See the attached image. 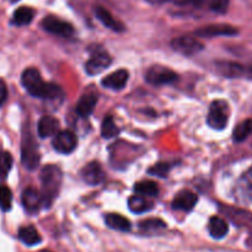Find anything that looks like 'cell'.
Here are the masks:
<instances>
[{
    "label": "cell",
    "mask_w": 252,
    "mask_h": 252,
    "mask_svg": "<svg viewBox=\"0 0 252 252\" xmlns=\"http://www.w3.org/2000/svg\"><path fill=\"white\" fill-rule=\"evenodd\" d=\"M21 83L25 90L33 97L43 100H57L63 96L61 86L53 83H46L36 68L25 69L21 75Z\"/></svg>",
    "instance_id": "cell-1"
},
{
    "label": "cell",
    "mask_w": 252,
    "mask_h": 252,
    "mask_svg": "<svg viewBox=\"0 0 252 252\" xmlns=\"http://www.w3.org/2000/svg\"><path fill=\"white\" fill-rule=\"evenodd\" d=\"M63 181V172L57 165H47L41 171V196L43 207H51L58 196Z\"/></svg>",
    "instance_id": "cell-2"
},
{
    "label": "cell",
    "mask_w": 252,
    "mask_h": 252,
    "mask_svg": "<svg viewBox=\"0 0 252 252\" xmlns=\"http://www.w3.org/2000/svg\"><path fill=\"white\" fill-rule=\"evenodd\" d=\"M229 121V105L224 100H216L211 103L207 123L216 130H221L226 127Z\"/></svg>",
    "instance_id": "cell-3"
},
{
    "label": "cell",
    "mask_w": 252,
    "mask_h": 252,
    "mask_svg": "<svg viewBox=\"0 0 252 252\" xmlns=\"http://www.w3.org/2000/svg\"><path fill=\"white\" fill-rule=\"evenodd\" d=\"M21 160L26 169H36L39 162V153L37 143L30 132L24 133L21 143Z\"/></svg>",
    "instance_id": "cell-4"
},
{
    "label": "cell",
    "mask_w": 252,
    "mask_h": 252,
    "mask_svg": "<svg viewBox=\"0 0 252 252\" xmlns=\"http://www.w3.org/2000/svg\"><path fill=\"white\" fill-rule=\"evenodd\" d=\"M145 79L149 84L155 86L172 84L179 79L177 74L172 69L162 65H153L145 73Z\"/></svg>",
    "instance_id": "cell-5"
},
{
    "label": "cell",
    "mask_w": 252,
    "mask_h": 252,
    "mask_svg": "<svg viewBox=\"0 0 252 252\" xmlns=\"http://www.w3.org/2000/svg\"><path fill=\"white\" fill-rule=\"evenodd\" d=\"M41 26L44 31L56 34V36L64 37V38H68L74 34L73 25L56 16H46L42 20Z\"/></svg>",
    "instance_id": "cell-6"
},
{
    "label": "cell",
    "mask_w": 252,
    "mask_h": 252,
    "mask_svg": "<svg viewBox=\"0 0 252 252\" xmlns=\"http://www.w3.org/2000/svg\"><path fill=\"white\" fill-rule=\"evenodd\" d=\"M171 47L174 51H176L180 54H184V56H194V54H198L199 52L204 49L203 43L199 39L187 36L177 37V38L172 39Z\"/></svg>",
    "instance_id": "cell-7"
},
{
    "label": "cell",
    "mask_w": 252,
    "mask_h": 252,
    "mask_svg": "<svg viewBox=\"0 0 252 252\" xmlns=\"http://www.w3.org/2000/svg\"><path fill=\"white\" fill-rule=\"evenodd\" d=\"M52 144H53L54 150L66 155L75 150L76 145H78V138L71 130H61L54 135Z\"/></svg>",
    "instance_id": "cell-8"
},
{
    "label": "cell",
    "mask_w": 252,
    "mask_h": 252,
    "mask_svg": "<svg viewBox=\"0 0 252 252\" xmlns=\"http://www.w3.org/2000/svg\"><path fill=\"white\" fill-rule=\"evenodd\" d=\"M239 33V30L236 27L231 26V25L226 24H216L209 25V26L202 27V29L197 30L194 34L198 37H207V38H212V37L218 36H235Z\"/></svg>",
    "instance_id": "cell-9"
},
{
    "label": "cell",
    "mask_w": 252,
    "mask_h": 252,
    "mask_svg": "<svg viewBox=\"0 0 252 252\" xmlns=\"http://www.w3.org/2000/svg\"><path fill=\"white\" fill-rule=\"evenodd\" d=\"M112 63V58L106 52H96L85 64V70L89 75H97L108 68Z\"/></svg>",
    "instance_id": "cell-10"
},
{
    "label": "cell",
    "mask_w": 252,
    "mask_h": 252,
    "mask_svg": "<svg viewBox=\"0 0 252 252\" xmlns=\"http://www.w3.org/2000/svg\"><path fill=\"white\" fill-rule=\"evenodd\" d=\"M22 206L29 213L34 214L43 207V201H42L41 192L37 191L33 187H27L24 189L21 196Z\"/></svg>",
    "instance_id": "cell-11"
},
{
    "label": "cell",
    "mask_w": 252,
    "mask_h": 252,
    "mask_svg": "<svg viewBox=\"0 0 252 252\" xmlns=\"http://www.w3.org/2000/svg\"><path fill=\"white\" fill-rule=\"evenodd\" d=\"M81 179L90 186H97L105 180V172H103L102 167L100 166L98 162H89L81 170Z\"/></svg>",
    "instance_id": "cell-12"
},
{
    "label": "cell",
    "mask_w": 252,
    "mask_h": 252,
    "mask_svg": "<svg viewBox=\"0 0 252 252\" xmlns=\"http://www.w3.org/2000/svg\"><path fill=\"white\" fill-rule=\"evenodd\" d=\"M197 201H198V197L196 193L189 191V189H184V191L179 192L172 201V208L176 211L191 212L197 204Z\"/></svg>",
    "instance_id": "cell-13"
},
{
    "label": "cell",
    "mask_w": 252,
    "mask_h": 252,
    "mask_svg": "<svg viewBox=\"0 0 252 252\" xmlns=\"http://www.w3.org/2000/svg\"><path fill=\"white\" fill-rule=\"evenodd\" d=\"M129 79V73L126 69H120L113 73L108 74L106 78L102 79L101 84L103 88L111 89V90H122L128 83Z\"/></svg>",
    "instance_id": "cell-14"
},
{
    "label": "cell",
    "mask_w": 252,
    "mask_h": 252,
    "mask_svg": "<svg viewBox=\"0 0 252 252\" xmlns=\"http://www.w3.org/2000/svg\"><path fill=\"white\" fill-rule=\"evenodd\" d=\"M94 11H95L96 17L100 20L101 24H102L103 26L107 27V29L116 32H123L126 30L125 25L121 21H118L117 19H115V17L112 16V14L103 6H96L95 9H94Z\"/></svg>",
    "instance_id": "cell-15"
},
{
    "label": "cell",
    "mask_w": 252,
    "mask_h": 252,
    "mask_svg": "<svg viewBox=\"0 0 252 252\" xmlns=\"http://www.w3.org/2000/svg\"><path fill=\"white\" fill-rule=\"evenodd\" d=\"M216 69L225 78H244V65L236 62L219 61L216 63Z\"/></svg>",
    "instance_id": "cell-16"
},
{
    "label": "cell",
    "mask_w": 252,
    "mask_h": 252,
    "mask_svg": "<svg viewBox=\"0 0 252 252\" xmlns=\"http://www.w3.org/2000/svg\"><path fill=\"white\" fill-rule=\"evenodd\" d=\"M59 122L53 116H43L38 121L37 132L41 138H48L56 135L59 132Z\"/></svg>",
    "instance_id": "cell-17"
},
{
    "label": "cell",
    "mask_w": 252,
    "mask_h": 252,
    "mask_svg": "<svg viewBox=\"0 0 252 252\" xmlns=\"http://www.w3.org/2000/svg\"><path fill=\"white\" fill-rule=\"evenodd\" d=\"M96 103H97V96L94 94H84L76 103V113L83 118L89 117L95 110Z\"/></svg>",
    "instance_id": "cell-18"
},
{
    "label": "cell",
    "mask_w": 252,
    "mask_h": 252,
    "mask_svg": "<svg viewBox=\"0 0 252 252\" xmlns=\"http://www.w3.org/2000/svg\"><path fill=\"white\" fill-rule=\"evenodd\" d=\"M208 230L212 238L217 239V240H220V239L225 238L226 234H228L229 225L223 218L214 216L209 219Z\"/></svg>",
    "instance_id": "cell-19"
},
{
    "label": "cell",
    "mask_w": 252,
    "mask_h": 252,
    "mask_svg": "<svg viewBox=\"0 0 252 252\" xmlns=\"http://www.w3.org/2000/svg\"><path fill=\"white\" fill-rule=\"evenodd\" d=\"M196 7H206L216 14H225L229 7V0H191Z\"/></svg>",
    "instance_id": "cell-20"
},
{
    "label": "cell",
    "mask_w": 252,
    "mask_h": 252,
    "mask_svg": "<svg viewBox=\"0 0 252 252\" xmlns=\"http://www.w3.org/2000/svg\"><path fill=\"white\" fill-rule=\"evenodd\" d=\"M153 207H154L153 202L148 201L145 196H142V194H133L128 199V208L135 214L145 213V212L153 209Z\"/></svg>",
    "instance_id": "cell-21"
},
{
    "label": "cell",
    "mask_w": 252,
    "mask_h": 252,
    "mask_svg": "<svg viewBox=\"0 0 252 252\" xmlns=\"http://www.w3.org/2000/svg\"><path fill=\"white\" fill-rule=\"evenodd\" d=\"M105 223L111 229H115V230L118 231H129L130 228H132V224L126 217L116 213L107 214L105 217Z\"/></svg>",
    "instance_id": "cell-22"
},
{
    "label": "cell",
    "mask_w": 252,
    "mask_h": 252,
    "mask_svg": "<svg viewBox=\"0 0 252 252\" xmlns=\"http://www.w3.org/2000/svg\"><path fill=\"white\" fill-rule=\"evenodd\" d=\"M19 239L27 246H34L41 244L42 238L36 228L32 225L22 226L19 230Z\"/></svg>",
    "instance_id": "cell-23"
},
{
    "label": "cell",
    "mask_w": 252,
    "mask_h": 252,
    "mask_svg": "<svg viewBox=\"0 0 252 252\" xmlns=\"http://www.w3.org/2000/svg\"><path fill=\"white\" fill-rule=\"evenodd\" d=\"M33 17V9L27 6H21L17 10H15L14 15H12V24L16 25V26H26V25L31 24Z\"/></svg>",
    "instance_id": "cell-24"
},
{
    "label": "cell",
    "mask_w": 252,
    "mask_h": 252,
    "mask_svg": "<svg viewBox=\"0 0 252 252\" xmlns=\"http://www.w3.org/2000/svg\"><path fill=\"white\" fill-rule=\"evenodd\" d=\"M134 192L138 194H142V196L155 197L159 193V186H158L157 182L144 180V181H139L135 184Z\"/></svg>",
    "instance_id": "cell-25"
},
{
    "label": "cell",
    "mask_w": 252,
    "mask_h": 252,
    "mask_svg": "<svg viewBox=\"0 0 252 252\" xmlns=\"http://www.w3.org/2000/svg\"><path fill=\"white\" fill-rule=\"evenodd\" d=\"M252 132V120H245L239 123L233 132V139L236 143H241L248 139Z\"/></svg>",
    "instance_id": "cell-26"
},
{
    "label": "cell",
    "mask_w": 252,
    "mask_h": 252,
    "mask_svg": "<svg viewBox=\"0 0 252 252\" xmlns=\"http://www.w3.org/2000/svg\"><path fill=\"white\" fill-rule=\"evenodd\" d=\"M120 133V129L116 126L115 121L111 116H106L102 121V126H101V135L105 139H110V138L116 137Z\"/></svg>",
    "instance_id": "cell-27"
},
{
    "label": "cell",
    "mask_w": 252,
    "mask_h": 252,
    "mask_svg": "<svg viewBox=\"0 0 252 252\" xmlns=\"http://www.w3.org/2000/svg\"><path fill=\"white\" fill-rule=\"evenodd\" d=\"M140 230L144 233H158V231L162 230L166 228V223L158 218H150L147 220H143L139 223Z\"/></svg>",
    "instance_id": "cell-28"
},
{
    "label": "cell",
    "mask_w": 252,
    "mask_h": 252,
    "mask_svg": "<svg viewBox=\"0 0 252 252\" xmlns=\"http://www.w3.org/2000/svg\"><path fill=\"white\" fill-rule=\"evenodd\" d=\"M12 157L10 153L0 150V180H4L7 176L12 167Z\"/></svg>",
    "instance_id": "cell-29"
},
{
    "label": "cell",
    "mask_w": 252,
    "mask_h": 252,
    "mask_svg": "<svg viewBox=\"0 0 252 252\" xmlns=\"http://www.w3.org/2000/svg\"><path fill=\"white\" fill-rule=\"evenodd\" d=\"M12 206L11 189L5 185L0 186V209L2 212H9Z\"/></svg>",
    "instance_id": "cell-30"
},
{
    "label": "cell",
    "mask_w": 252,
    "mask_h": 252,
    "mask_svg": "<svg viewBox=\"0 0 252 252\" xmlns=\"http://www.w3.org/2000/svg\"><path fill=\"white\" fill-rule=\"evenodd\" d=\"M172 167H174V162H159V164L150 167V169L148 170V172H149L150 175H154V176L166 177Z\"/></svg>",
    "instance_id": "cell-31"
},
{
    "label": "cell",
    "mask_w": 252,
    "mask_h": 252,
    "mask_svg": "<svg viewBox=\"0 0 252 252\" xmlns=\"http://www.w3.org/2000/svg\"><path fill=\"white\" fill-rule=\"evenodd\" d=\"M241 187L244 189V191L252 194V167L241 179Z\"/></svg>",
    "instance_id": "cell-32"
},
{
    "label": "cell",
    "mask_w": 252,
    "mask_h": 252,
    "mask_svg": "<svg viewBox=\"0 0 252 252\" xmlns=\"http://www.w3.org/2000/svg\"><path fill=\"white\" fill-rule=\"evenodd\" d=\"M149 4H154V5H160V4H165V2H172L175 5H187L189 4L191 0H145Z\"/></svg>",
    "instance_id": "cell-33"
},
{
    "label": "cell",
    "mask_w": 252,
    "mask_h": 252,
    "mask_svg": "<svg viewBox=\"0 0 252 252\" xmlns=\"http://www.w3.org/2000/svg\"><path fill=\"white\" fill-rule=\"evenodd\" d=\"M7 98V88L6 84L2 79H0V106H2L5 103Z\"/></svg>",
    "instance_id": "cell-34"
},
{
    "label": "cell",
    "mask_w": 252,
    "mask_h": 252,
    "mask_svg": "<svg viewBox=\"0 0 252 252\" xmlns=\"http://www.w3.org/2000/svg\"><path fill=\"white\" fill-rule=\"evenodd\" d=\"M244 78L252 79V64H250V65H244Z\"/></svg>",
    "instance_id": "cell-35"
},
{
    "label": "cell",
    "mask_w": 252,
    "mask_h": 252,
    "mask_svg": "<svg viewBox=\"0 0 252 252\" xmlns=\"http://www.w3.org/2000/svg\"><path fill=\"white\" fill-rule=\"evenodd\" d=\"M249 244H250V245L252 246V234H251V236H250V239H249Z\"/></svg>",
    "instance_id": "cell-36"
},
{
    "label": "cell",
    "mask_w": 252,
    "mask_h": 252,
    "mask_svg": "<svg viewBox=\"0 0 252 252\" xmlns=\"http://www.w3.org/2000/svg\"><path fill=\"white\" fill-rule=\"evenodd\" d=\"M41 252H51V251H47V250H44V251H41Z\"/></svg>",
    "instance_id": "cell-37"
},
{
    "label": "cell",
    "mask_w": 252,
    "mask_h": 252,
    "mask_svg": "<svg viewBox=\"0 0 252 252\" xmlns=\"http://www.w3.org/2000/svg\"><path fill=\"white\" fill-rule=\"evenodd\" d=\"M12 1H17V0H12Z\"/></svg>",
    "instance_id": "cell-38"
}]
</instances>
